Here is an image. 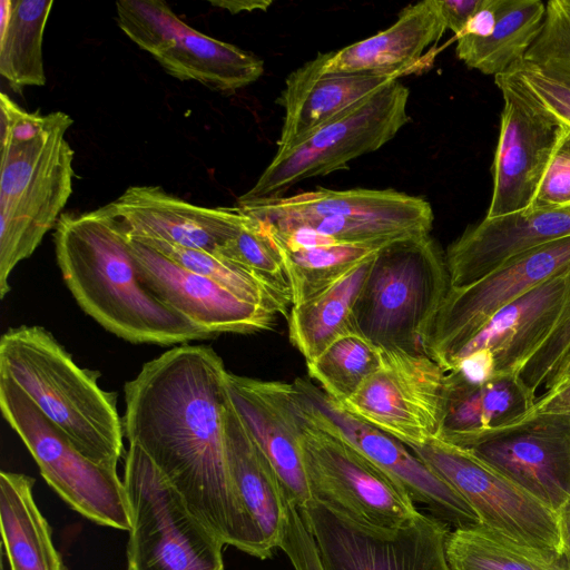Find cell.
Wrapping results in <instances>:
<instances>
[{
	"instance_id": "cell-36",
	"label": "cell",
	"mask_w": 570,
	"mask_h": 570,
	"mask_svg": "<svg viewBox=\"0 0 570 570\" xmlns=\"http://www.w3.org/2000/svg\"><path fill=\"white\" fill-rule=\"evenodd\" d=\"M522 60L570 87V0L546 2L541 31Z\"/></svg>"
},
{
	"instance_id": "cell-42",
	"label": "cell",
	"mask_w": 570,
	"mask_h": 570,
	"mask_svg": "<svg viewBox=\"0 0 570 570\" xmlns=\"http://www.w3.org/2000/svg\"><path fill=\"white\" fill-rule=\"evenodd\" d=\"M279 549L295 570H324L314 538L292 502L288 503V518Z\"/></svg>"
},
{
	"instance_id": "cell-23",
	"label": "cell",
	"mask_w": 570,
	"mask_h": 570,
	"mask_svg": "<svg viewBox=\"0 0 570 570\" xmlns=\"http://www.w3.org/2000/svg\"><path fill=\"white\" fill-rule=\"evenodd\" d=\"M224 428L228 470L235 493L261 538L266 558H271L284 537L289 500L228 392Z\"/></svg>"
},
{
	"instance_id": "cell-17",
	"label": "cell",
	"mask_w": 570,
	"mask_h": 570,
	"mask_svg": "<svg viewBox=\"0 0 570 570\" xmlns=\"http://www.w3.org/2000/svg\"><path fill=\"white\" fill-rule=\"evenodd\" d=\"M454 445L471 451L554 512L570 500V416L529 413Z\"/></svg>"
},
{
	"instance_id": "cell-41",
	"label": "cell",
	"mask_w": 570,
	"mask_h": 570,
	"mask_svg": "<svg viewBox=\"0 0 570 570\" xmlns=\"http://www.w3.org/2000/svg\"><path fill=\"white\" fill-rule=\"evenodd\" d=\"M512 69L539 102L560 122L570 126V87L554 81L523 60Z\"/></svg>"
},
{
	"instance_id": "cell-43",
	"label": "cell",
	"mask_w": 570,
	"mask_h": 570,
	"mask_svg": "<svg viewBox=\"0 0 570 570\" xmlns=\"http://www.w3.org/2000/svg\"><path fill=\"white\" fill-rule=\"evenodd\" d=\"M446 29L458 36L480 7L482 0H438Z\"/></svg>"
},
{
	"instance_id": "cell-7",
	"label": "cell",
	"mask_w": 570,
	"mask_h": 570,
	"mask_svg": "<svg viewBox=\"0 0 570 570\" xmlns=\"http://www.w3.org/2000/svg\"><path fill=\"white\" fill-rule=\"evenodd\" d=\"M409 95L396 80L302 138L278 147L255 185L238 198V205L279 197L298 181L344 169L355 158L377 150L410 120Z\"/></svg>"
},
{
	"instance_id": "cell-11",
	"label": "cell",
	"mask_w": 570,
	"mask_h": 570,
	"mask_svg": "<svg viewBox=\"0 0 570 570\" xmlns=\"http://www.w3.org/2000/svg\"><path fill=\"white\" fill-rule=\"evenodd\" d=\"M324 570H451L450 525L419 511L397 528L366 525L311 500L298 509Z\"/></svg>"
},
{
	"instance_id": "cell-18",
	"label": "cell",
	"mask_w": 570,
	"mask_h": 570,
	"mask_svg": "<svg viewBox=\"0 0 570 570\" xmlns=\"http://www.w3.org/2000/svg\"><path fill=\"white\" fill-rule=\"evenodd\" d=\"M144 283L167 306L212 336L271 330L273 312L240 298L220 284L190 272L129 236Z\"/></svg>"
},
{
	"instance_id": "cell-8",
	"label": "cell",
	"mask_w": 570,
	"mask_h": 570,
	"mask_svg": "<svg viewBox=\"0 0 570 570\" xmlns=\"http://www.w3.org/2000/svg\"><path fill=\"white\" fill-rule=\"evenodd\" d=\"M0 409L46 482L71 509L100 525L130 531V510L117 470L83 455L11 380L0 375Z\"/></svg>"
},
{
	"instance_id": "cell-30",
	"label": "cell",
	"mask_w": 570,
	"mask_h": 570,
	"mask_svg": "<svg viewBox=\"0 0 570 570\" xmlns=\"http://www.w3.org/2000/svg\"><path fill=\"white\" fill-rule=\"evenodd\" d=\"M374 256L311 298L292 305L287 317L288 336L306 363L318 356L337 337L356 331L354 306Z\"/></svg>"
},
{
	"instance_id": "cell-10",
	"label": "cell",
	"mask_w": 570,
	"mask_h": 570,
	"mask_svg": "<svg viewBox=\"0 0 570 570\" xmlns=\"http://www.w3.org/2000/svg\"><path fill=\"white\" fill-rule=\"evenodd\" d=\"M238 207L264 222L317 217L322 233L347 244H386L429 234L433 225L429 202L393 189L333 190L320 187Z\"/></svg>"
},
{
	"instance_id": "cell-24",
	"label": "cell",
	"mask_w": 570,
	"mask_h": 570,
	"mask_svg": "<svg viewBox=\"0 0 570 570\" xmlns=\"http://www.w3.org/2000/svg\"><path fill=\"white\" fill-rule=\"evenodd\" d=\"M446 30L438 0L404 8L387 29L337 51L317 55L324 72L404 76L413 72L424 50Z\"/></svg>"
},
{
	"instance_id": "cell-5",
	"label": "cell",
	"mask_w": 570,
	"mask_h": 570,
	"mask_svg": "<svg viewBox=\"0 0 570 570\" xmlns=\"http://www.w3.org/2000/svg\"><path fill=\"white\" fill-rule=\"evenodd\" d=\"M449 288L445 255L429 234L395 239L373 258L354 306L355 328L382 350L424 353Z\"/></svg>"
},
{
	"instance_id": "cell-2",
	"label": "cell",
	"mask_w": 570,
	"mask_h": 570,
	"mask_svg": "<svg viewBox=\"0 0 570 570\" xmlns=\"http://www.w3.org/2000/svg\"><path fill=\"white\" fill-rule=\"evenodd\" d=\"M53 239L67 287L107 331L131 343L164 346L213 337L144 283L128 232L111 203L81 214H61Z\"/></svg>"
},
{
	"instance_id": "cell-32",
	"label": "cell",
	"mask_w": 570,
	"mask_h": 570,
	"mask_svg": "<svg viewBox=\"0 0 570 570\" xmlns=\"http://www.w3.org/2000/svg\"><path fill=\"white\" fill-rule=\"evenodd\" d=\"M451 570H570V554L518 543L482 524L451 530L446 541Z\"/></svg>"
},
{
	"instance_id": "cell-46",
	"label": "cell",
	"mask_w": 570,
	"mask_h": 570,
	"mask_svg": "<svg viewBox=\"0 0 570 570\" xmlns=\"http://www.w3.org/2000/svg\"><path fill=\"white\" fill-rule=\"evenodd\" d=\"M568 382H570V347L558 362L543 387L548 391Z\"/></svg>"
},
{
	"instance_id": "cell-47",
	"label": "cell",
	"mask_w": 570,
	"mask_h": 570,
	"mask_svg": "<svg viewBox=\"0 0 570 570\" xmlns=\"http://www.w3.org/2000/svg\"><path fill=\"white\" fill-rule=\"evenodd\" d=\"M557 515L560 530L561 548L570 554V500L567 501L557 511Z\"/></svg>"
},
{
	"instance_id": "cell-40",
	"label": "cell",
	"mask_w": 570,
	"mask_h": 570,
	"mask_svg": "<svg viewBox=\"0 0 570 570\" xmlns=\"http://www.w3.org/2000/svg\"><path fill=\"white\" fill-rule=\"evenodd\" d=\"M570 347V291L560 317L543 344L520 371L524 383L533 391L543 386L558 362Z\"/></svg>"
},
{
	"instance_id": "cell-29",
	"label": "cell",
	"mask_w": 570,
	"mask_h": 570,
	"mask_svg": "<svg viewBox=\"0 0 570 570\" xmlns=\"http://www.w3.org/2000/svg\"><path fill=\"white\" fill-rule=\"evenodd\" d=\"M35 479L0 473L1 537L10 570H63L51 529L33 499Z\"/></svg>"
},
{
	"instance_id": "cell-1",
	"label": "cell",
	"mask_w": 570,
	"mask_h": 570,
	"mask_svg": "<svg viewBox=\"0 0 570 570\" xmlns=\"http://www.w3.org/2000/svg\"><path fill=\"white\" fill-rule=\"evenodd\" d=\"M226 373L206 345L183 344L148 361L125 384L124 432L225 544L267 559L228 470Z\"/></svg>"
},
{
	"instance_id": "cell-39",
	"label": "cell",
	"mask_w": 570,
	"mask_h": 570,
	"mask_svg": "<svg viewBox=\"0 0 570 570\" xmlns=\"http://www.w3.org/2000/svg\"><path fill=\"white\" fill-rule=\"evenodd\" d=\"M570 207V126L560 122L550 158L525 213Z\"/></svg>"
},
{
	"instance_id": "cell-20",
	"label": "cell",
	"mask_w": 570,
	"mask_h": 570,
	"mask_svg": "<svg viewBox=\"0 0 570 570\" xmlns=\"http://www.w3.org/2000/svg\"><path fill=\"white\" fill-rule=\"evenodd\" d=\"M225 382L235 409L277 474L289 502L297 509L304 508L312 497L288 383L239 376L228 371Z\"/></svg>"
},
{
	"instance_id": "cell-21",
	"label": "cell",
	"mask_w": 570,
	"mask_h": 570,
	"mask_svg": "<svg viewBox=\"0 0 570 570\" xmlns=\"http://www.w3.org/2000/svg\"><path fill=\"white\" fill-rule=\"evenodd\" d=\"M570 291V269L535 286L498 311L453 356L484 353L494 375L519 373L554 328Z\"/></svg>"
},
{
	"instance_id": "cell-3",
	"label": "cell",
	"mask_w": 570,
	"mask_h": 570,
	"mask_svg": "<svg viewBox=\"0 0 570 570\" xmlns=\"http://www.w3.org/2000/svg\"><path fill=\"white\" fill-rule=\"evenodd\" d=\"M1 101L0 298L13 268L30 257L72 194L75 153L69 115L29 112L6 94Z\"/></svg>"
},
{
	"instance_id": "cell-28",
	"label": "cell",
	"mask_w": 570,
	"mask_h": 570,
	"mask_svg": "<svg viewBox=\"0 0 570 570\" xmlns=\"http://www.w3.org/2000/svg\"><path fill=\"white\" fill-rule=\"evenodd\" d=\"M173 77L234 91L255 82L264 62L238 47L202 33L184 21L153 56Z\"/></svg>"
},
{
	"instance_id": "cell-27",
	"label": "cell",
	"mask_w": 570,
	"mask_h": 570,
	"mask_svg": "<svg viewBox=\"0 0 570 570\" xmlns=\"http://www.w3.org/2000/svg\"><path fill=\"white\" fill-rule=\"evenodd\" d=\"M444 406L438 439L449 443L511 425L524 419L537 396L519 373L493 375L470 383L445 372Z\"/></svg>"
},
{
	"instance_id": "cell-13",
	"label": "cell",
	"mask_w": 570,
	"mask_h": 570,
	"mask_svg": "<svg viewBox=\"0 0 570 570\" xmlns=\"http://www.w3.org/2000/svg\"><path fill=\"white\" fill-rule=\"evenodd\" d=\"M292 389L308 420L354 446L429 513L454 529L481 524L468 501L403 442L353 416L308 380L296 379Z\"/></svg>"
},
{
	"instance_id": "cell-37",
	"label": "cell",
	"mask_w": 570,
	"mask_h": 570,
	"mask_svg": "<svg viewBox=\"0 0 570 570\" xmlns=\"http://www.w3.org/2000/svg\"><path fill=\"white\" fill-rule=\"evenodd\" d=\"M117 23L125 35L151 56L181 23L170 7L159 0H121L116 2Z\"/></svg>"
},
{
	"instance_id": "cell-9",
	"label": "cell",
	"mask_w": 570,
	"mask_h": 570,
	"mask_svg": "<svg viewBox=\"0 0 570 570\" xmlns=\"http://www.w3.org/2000/svg\"><path fill=\"white\" fill-rule=\"evenodd\" d=\"M288 384L312 500L376 528H397L414 519L419 510L409 493L345 440L308 420Z\"/></svg>"
},
{
	"instance_id": "cell-4",
	"label": "cell",
	"mask_w": 570,
	"mask_h": 570,
	"mask_svg": "<svg viewBox=\"0 0 570 570\" xmlns=\"http://www.w3.org/2000/svg\"><path fill=\"white\" fill-rule=\"evenodd\" d=\"M0 375L18 385L88 459L117 470L124 453V420L117 393L98 384L45 327L21 325L0 338Z\"/></svg>"
},
{
	"instance_id": "cell-12",
	"label": "cell",
	"mask_w": 570,
	"mask_h": 570,
	"mask_svg": "<svg viewBox=\"0 0 570 570\" xmlns=\"http://www.w3.org/2000/svg\"><path fill=\"white\" fill-rule=\"evenodd\" d=\"M407 448L468 501L483 527L535 549L562 550L557 512L471 451L438 438Z\"/></svg>"
},
{
	"instance_id": "cell-16",
	"label": "cell",
	"mask_w": 570,
	"mask_h": 570,
	"mask_svg": "<svg viewBox=\"0 0 570 570\" xmlns=\"http://www.w3.org/2000/svg\"><path fill=\"white\" fill-rule=\"evenodd\" d=\"M503 109L492 164L487 218L525 210L553 149L560 121L525 87L514 69L494 77Z\"/></svg>"
},
{
	"instance_id": "cell-35",
	"label": "cell",
	"mask_w": 570,
	"mask_h": 570,
	"mask_svg": "<svg viewBox=\"0 0 570 570\" xmlns=\"http://www.w3.org/2000/svg\"><path fill=\"white\" fill-rule=\"evenodd\" d=\"M381 362L382 350L353 331L337 337L306 364L308 375L324 393L343 403L357 392Z\"/></svg>"
},
{
	"instance_id": "cell-22",
	"label": "cell",
	"mask_w": 570,
	"mask_h": 570,
	"mask_svg": "<svg viewBox=\"0 0 570 570\" xmlns=\"http://www.w3.org/2000/svg\"><path fill=\"white\" fill-rule=\"evenodd\" d=\"M570 237V207L487 218L446 249L450 287L466 286L530 248Z\"/></svg>"
},
{
	"instance_id": "cell-15",
	"label": "cell",
	"mask_w": 570,
	"mask_h": 570,
	"mask_svg": "<svg viewBox=\"0 0 570 570\" xmlns=\"http://www.w3.org/2000/svg\"><path fill=\"white\" fill-rule=\"evenodd\" d=\"M570 269V237L530 248L478 281L450 287L424 342L445 372L455 353L502 307Z\"/></svg>"
},
{
	"instance_id": "cell-14",
	"label": "cell",
	"mask_w": 570,
	"mask_h": 570,
	"mask_svg": "<svg viewBox=\"0 0 570 570\" xmlns=\"http://www.w3.org/2000/svg\"><path fill=\"white\" fill-rule=\"evenodd\" d=\"M445 374L425 353L382 350L379 368L338 404L406 446L422 445L440 434Z\"/></svg>"
},
{
	"instance_id": "cell-34",
	"label": "cell",
	"mask_w": 570,
	"mask_h": 570,
	"mask_svg": "<svg viewBox=\"0 0 570 570\" xmlns=\"http://www.w3.org/2000/svg\"><path fill=\"white\" fill-rule=\"evenodd\" d=\"M385 245L337 244L303 250L276 247L291 287L292 305L327 288Z\"/></svg>"
},
{
	"instance_id": "cell-6",
	"label": "cell",
	"mask_w": 570,
	"mask_h": 570,
	"mask_svg": "<svg viewBox=\"0 0 570 570\" xmlns=\"http://www.w3.org/2000/svg\"><path fill=\"white\" fill-rule=\"evenodd\" d=\"M127 570H226L225 542L136 444L126 453Z\"/></svg>"
},
{
	"instance_id": "cell-33",
	"label": "cell",
	"mask_w": 570,
	"mask_h": 570,
	"mask_svg": "<svg viewBox=\"0 0 570 570\" xmlns=\"http://www.w3.org/2000/svg\"><path fill=\"white\" fill-rule=\"evenodd\" d=\"M134 239L155 249L179 266L220 284L245 301L257 304L276 315L281 314L285 317L289 315L292 293L288 286L204 250L156 239Z\"/></svg>"
},
{
	"instance_id": "cell-25",
	"label": "cell",
	"mask_w": 570,
	"mask_h": 570,
	"mask_svg": "<svg viewBox=\"0 0 570 570\" xmlns=\"http://www.w3.org/2000/svg\"><path fill=\"white\" fill-rule=\"evenodd\" d=\"M399 78L390 73L324 72L316 56L286 78L278 98L285 110L278 147L302 138Z\"/></svg>"
},
{
	"instance_id": "cell-44",
	"label": "cell",
	"mask_w": 570,
	"mask_h": 570,
	"mask_svg": "<svg viewBox=\"0 0 570 570\" xmlns=\"http://www.w3.org/2000/svg\"><path fill=\"white\" fill-rule=\"evenodd\" d=\"M530 413H550L570 416V382L546 391L537 397Z\"/></svg>"
},
{
	"instance_id": "cell-19",
	"label": "cell",
	"mask_w": 570,
	"mask_h": 570,
	"mask_svg": "<svg viewBox=\"0 0 570 570\" xmlns=\"http://www.w3.org/2000/svg\"><path fill=\"white\" fill-rule=\"evenodd\" d=\"M128 234L217 255L249 216L240 207L190 204L159 186H131L111 203Z\"/></svg>"
},
{
	"instance_id": "cell-45",
	"label": "cell",
	"mask_w": 570,
	"mask_h": 570,
	"mask_svg": "<svg viewBox=\"0 0 570 570\" xmlns=\"http://www.w3.org/2000/svg\"><path fill=\"white\" fill-rule=\"evenodd\" d=\"M212 6L219 7L230 13L243 11L266 10L273 2L269 0H220L209 1Z\"/></svg>"
},
{
	"instance_id": "cell-26",
	"label": "cell",
	"mask_w": 570,
	"mask_h": 570,
	"mask_svg": "<svg viewBox=\"0 0 570 570\" xmlns=\"http://www.w3.org/2000/svg\"><path fill=\"white\" fill-rule=\"evenodd\" d=\"M544 14L541 0H482L456 36V57L484 75L503 73L523 59Z\"/></svg>"
},
{
	"instance_id": "cell-38",
	"label": "cell",
	"mask_w": 570,
	"mask_h": 570,
	"mask_svg": "<svg viewBox=\"0 0 570 570\" xmlns=\"http://www.w3.org/2000/svg\"><path fill=\"white\" fill-rule=\"evenodd\" d=\"M216 256L224 257L289 287L283 261L276 246L261 222L252 216H249L240 232L227 242Z\"/></svg>"
},
{
	"instance_id": "cell-31",
	"label": "cell",
	"mask_w": 570,
	"mask_h": 570,
	"mask_svg": "<svg viewBox=\"0 0 570 570\" xmlns=\"http://www.w3.org/2000/svg\"><path fill=\"white\" fill-rule=\"evenodd\" d=\"M52 0H2L0 73L14 90L43 86L42 41Z\"/></svg>"
}]
</instances>
